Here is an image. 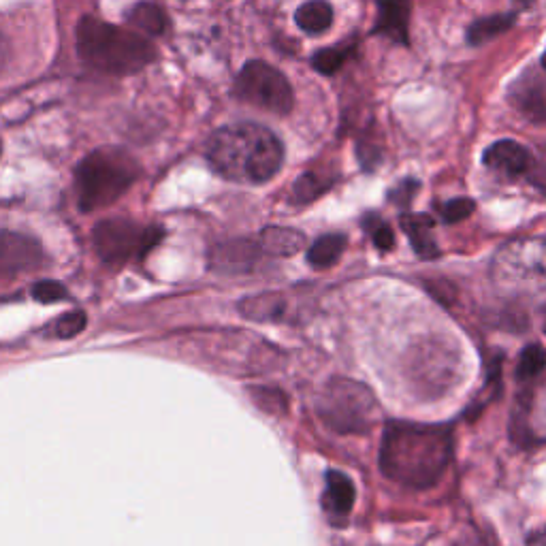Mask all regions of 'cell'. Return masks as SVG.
<instances>
[{"label":"cell","instance_id":"cell-32","mask_svg":"<svg viewBox=\"0 0 546 546\" xmlns=\"http://www.w3.org/2000/svg\"><path fill=\"white\" fill-rule=\"evenodd\" d=\"M0 152H3V143H0Z\"/></svg>","mask_w":546,"mask_h":546},{"label":"cell","instance_id":"cell-21","mask_svg":"<svg viewBox=\"0 0 546 546\" xmlns=\"http://www.w3.org/2000/svg\"><path fill=\"white\" fill-rule=\"evenodd\" d=\"M357 41H344L335 47H323V50H318L312 58V67L323 73V75H333L344 67V62L355 52Z\"/></svg>","mask_w":546,"mask_h":546},{"label":"cell","instance_id":"cell-20","mask_svg":"<svg viewBox=\"0 0 546 546\" xmlns=\"http://www.w3.org/2000/svg\"><path fill=\"white\" fill-rule=\"evenodd\" d=\"M126 22L135 26L137 30L146 32L150 37L163 35L167 28V15L154 3H137L135 7L128 9L126 13Z\"/></svg>","mask_w":546,"mask_h":546},{"label":"cell","instance_id":"cell-5","mask_svg":"<svg viewBox=\"0 0 546 546\" xmlns=\"http://www.w3.org/2000/svg\"><path fill=\"white\" fill-rule=\"evenodd\" d=\"M491 280L512 297L546 291V239L519 237L500 246L491 259Z\"/></svg>","mask_w":546,"mask_h":546},{"label":"cell","instance_id":"cell-18","mask_svg":"<svg viewBox=\"0 0 546 546\" xmlns=\"http://www.w3.org/2000/svg\"><path fill=\"white\" fill-rule=\"evenodd\" d=\"M295 22L308 35H320L333 24V7L327 0H308L297 9Z\"/></svg>","mask_w":546,"mask_h":546},{"label":"cell","instance_id":"cell-31","mask_svg":"<svg viewBox=\"0 0 546 546\" xmlns=\"http://www.w3.org/2000/svg\"><path fill=\"white\" fill-rule=\"evenodd\" d=\"M540 62H542V69H546V50H544V54H542V60H540Z\"/></svg>","mask_w":546,"mask_h":546},{"label":"cell","instance_id":"cell-3","mask_svg":"<svg viewBox=\"0 0 546 546\" xmlns=\"http://www.w3.org/2000/svg\"><path fill=\"white\" fill-rule=\"evenodd\" d=\"M77 54L88 67L107 75H135L156 58V47L133 30L96 18L79 20Z\"/></svg>","mask_w":546,"mask_h":546},{"label":"cell","instance_id":"cell-27","mask_svg":"<svg viewBox=\"0 0 546 546\" xmlns=\"http://www.w3.org/2000/svg\"><path fill=\"white\" fill-rule=\"evenodd\" d=\"M30 293H32V299L39 301V303H45V305L60 303V301L67 299V288H64L56 280H43V282L32 286Z\"/></svg>","mask_w":546,"mask_h":546},{"label":"cell","instance_id":"cell-9","mask_svg":"<svg viewBox=\"0 0 546 546\" xmlns=\"http://www.w3.org/2000/svg\"><path fill=\"white\" fill-rule=\"evenodd\" d=\"M41 256V246L32 237L0 231V278L35 269L41 263Z\"/></svg>","mask_w":546,"mask_h":546},{"label":"cell","instance_id":"cell-4","mask_svg":"<svg viewBox=\"0 0 546 546\" xmlns=\"http://www.w3.org/2000/svg\"><path fill=\"white\" fill-rule=\"evenodd\" d=\"M139 173V163L126 150H94L75 169L79 210L96 212L116 203L137 182Z\"/></svg>","mask_w":546,"mask_h":546},{"label":"cell","instance_id":"cell-11","mask_svg":"<svg viewBox=\"0 0 546 546\" xmlns=\"http://www.w3.org/2000/svg\"><path fill=\"white\" fill-rule=\"evenodd\" d=\"M261 246L254 242H246V239H235V242L220 244L212 252V269L220 273H248L254 269V265L261 259Z\"/></svg>","mask_w":546,"mask_h":546},{"label":"cell","instance_id":"cell-15","mask_svg":"<svg viewBox=\"0 0 546 546\" xmlns=\"http://www.w3.org/2000/svg\"><path fill=\"white\" fill-rule=\"evenodd\" d=\"M325 493H323V508L329 512L331 517H346L350 515L352 504H355V485H352V480L344 474L331 470L325 478Z\"/></svg>","mask_w":546,"mask_h":546},{"label":"cell","instance_id":"cell-2","mask_svg":"<svg viewBox=\"0 0 546 546\" xmlns=\"http://www.w3.org/2000/svg\"><path fill=\"white\" fill-rule=\"evenodd\" d=\"M205 156L224 180L265 184L278 175L284 163V146L267 126L237 122L218 128L207 141Z\"/></svg>","mask_w":546,"mask_h":546},{"label":"cell","instance_id":"cell-7","mask_svg":"<svg viewBox=\"0 0 546 546\" xmlns=\"http://www.w3.org/2000/svg\"><path fill=\"white\" fill-rule=\"evenodd\" d=\"M233 94L246 105L271 111V114L278 116L291 114L295 105V94L288 79L263 60H250L244 64V69L235 79Z\"/></svg>","mask_w":546,"mask_h":546},{"label":"cell","instance_id":"cell-26","mask_svg":"<svg viewBox=\"0 0 546 546\" xmlns=\"http://www.w3.org/2000/svg\"><path fill=\"white\" fill-rule=\"evenodd\" d=\"M86 323H88V318L84 312H79V310H73L69 314H64L56 320V325H54V331L56 335L60 337V340H67V337H75L82 333L86 329Z\"/></svg>","mask_w":546,"mask_h":546},{"label":"cell","instance_id":"cell-19","mask_svg":"<svg viewBox=\"0 0 546 546\" xmlns=\"http://www.w3.org/2000/svg\"><path fill=\"white\" fill-rule=\"evenodd\" d=\"M344 250H346V235L342 233L323 235L308 248V263L316 269H327L340 261Z\"/></svg>","mask_w":546,"mask_h":546},{"label":"cell","instance_id":"cell-16","mask_svg":"<svg viewBox=\"0 0 546 546\" xmlns=\"http://www.w3.org/2000/svg\"><path fill=\"white\" fill-rule=\"evenodd\" d=\"M259 246L269 256H293L305 248V235L288 227H267L259 237Z\"/></svg>","mask_w":546,"mask_h":546},{"label":"cell","instance_id":"cell-22","mask_svg":"<svg viewBox=\"0 0 546 546\" xmlns=\"http://www.w3.org/2000/svg\"><path fill=\"white\" fill-rule=\"evenodd\" d=\"M546 367V350L538 344H529L519 359V367H517V378L521 382H529L534 380L536 376H540Z\"/></svg>","mask_w":546,"mask_h":546},{"label":"cell","instance_id":"cell-13","mask_svg":"<svg viewBox=\"0 0 546 546\" xmlns=\"http://www.w3.org/2000/svg\"><path fill=\"white\" fill-rule=\"evenodd\" d=\"M288 303L291 299L282 293H261L239 303V312L259 323H282L288 316Z\"/></svg>","mask_w":546,"mask_h":546},{"label":"cell","instance_id":"cell-25","mask_svg":"<svg viewBox=\"0 0 546 546\" xmlns=\"http://www.w3.org/2000/svg\"><path fill=\"white\" fill-rule=\"evenodd\" d=\"M440 216L444 222L448 224H453V222H461L465 218H470L476 210V203L468 197H459V199H453V201H446L442 203L440 207Z\"/></svg>","mask_w":546,"mask_h":546},{"label":"cell","instance_id":"cell-14","mask_svg":"<svg viewBox=\"0 0 546 546\" xmlns=\"http://www.w3.org/2000/svg\"><path fill=\"white\" fill-rule=\"evenodd\" d=\"M433 227H436V222H433V218L427 214L401 216V229H404L414 252L419 254L421 259H436V256L440 254L436 237H433Z\"/></svg>","mask_w":546,"mask_h":546},{"label":"cell","instance_id":"cell-1","mask_svg":"<svg viewBox=\"0 0 546 546\" xmlns=\"http://www.w3.org/2000/svg\"><path fill=\"white\" fill-rule=\"evenodd\" d=\"M453 459V436L440 425L389 423L380 446V470L393 483L429 489Z\"/></svg>","mask_w":546,"mask_h":546},{"label":"cell","instance_id":"cell-29","mask_svg":"<svg viewBox=\"0 0 546 546\" xmlns=\"http://www.w3.org/2000/svg\"><path fill=\"white\" fill-rule=\"evenodd\" d=\"M9 54H11L9 41H7V37L3 35V32H0V71L5 69V64H7V60H9Z\"/></svg>","mask_w":546,"mask_h":546},{"label":"cell","instance_id":"cell-12","mask_svg":"<svg viewBox=\"0 0 546 546\" xmlns=\"http://www.w3.org/2000/svg\"><path fill=\"white\" fill-rule=\"evenodd\" d=\"M378 18L372 35L387 37L395 43L408 45V26H410V0H376Z\"/></svg>","mask_w":546,"mask_h":546},{"label":"cell","instance_id":"cell-6","mask_svg":"<svg viewBox=\"0 0 546 546\" xmlns=\"http://www.w3.org/2000/svg\"><path fill=\"white\" fill-rule=\"evenodd\" d=\"M318 416L337 433H365L380 419V406L365 384L333 378L316 401Z\"/></svg>","mask_w":546,"mask_h":546},{"label":"cell","instance_id":"cell-17","mask_svg":"<svg viewBox=\"0 0 546 546\" xmlns=\"http://www.w3.org/2000/svg\"><path fill=\"white\" fill-rule=\"evenodd\" d=\"M517 15H519L517 11H510V13H497V15H489V18L476 20L468 28V43L478 47L497 39L517 24Z\"/></svg>","mask_w":546,"mask_h":546},{"label":"cell","instance_id":"cell-10","mask_svg":"<svg viewBox=\"0 0 546 546\" xmlns=\"http://www.w3.org/2000/svg\"><path fill=\"white\" fill-rule=\"evenodd\" d=\"M483 163L491 171L504 175V178H521V175L532 171L534 156L519 141L502 139L485 150Z\"/></svg>","mask_w":546,"mask_h":546},{"label":"cell","instance_id":"cell-8","mask_svg":"<svg viewBox=\"0 0 546 546\" xmlns=\"http://www.w3.org/2000/svg\"><path fill=\"white\" fill-rule=\"evenodd\" d=\"M160 237H163V229L141 227L128 218L103 220L96 224L92 233L96 254L109 265H120L131 256L154 248Z\"/></svg>","mask_w":546,"mask_h":546},{"label":"cell","instance_id":"cell-30","mask_svg":"<svg viewBox=\"0 0 546 546\" xmlns=\"http://www.w3.org/2000/svg\"><path fill=\"white\" fill-rule=\"evenodd\" d=\"M536 0H515V7H517V13L519 11H525V9H532Z\"/></svg>","mask_w":546,"mask_h":546},{"label":"cell","instance_id":"cell-28","mask_svg":"<svg viewBox=\"0 0 546 546\" xmlns=\"http://www.w3.org/2000/svg\"><path fill=\"white\" fill-rule=\"evenodd\" d=\"M419 188H421V184L416 180H412V178L404 180L389 192V201H393L399 207H408L412 203L416 192H419Z\"/></svg>","mask_w":546,"mask_h":546},{"label":"cell","instance_id":"cell-23","mask_svg":"<svg viewBox=\"0 0 546 546\" xmlns=\"http://www.w3.org/2000/svg\"><path fill=\"white\" fill-rule=\"evenodd\" d=\"M329 188H331V180H325V178H320L318 173L308 171V173H303L301 178L295 182L293 197L299 203H310V201H314V199H318L320 195H323V192H327Z\"/></svg>","mask_w":546,"mask_h":546},{"label":"cell","instance_id":"cell-24","mask_svg":"<svg viewBox=\"0 0 546 546\" xmlns=\"http://www.w3.org/2000/svg\"><path fill=\"white\" fill-rule=\"evenodd\" d=\"M363 227H365V231L369 235H372V242H374V246L378 250H382V252L393 250V246H395V233H393V229L389 227L387 222L380 220L376 214H369L363 220Z\"/></svg>","mask_w":546,"mask_h":546},{"label":"cell","instance_id":"cell-33","mask_svg":"<svg viewBox=\"0 0 546 546\" xmlns=\"http://www.w3.org/2000/svg\"><path fill=\"white\" fill-rule=\"evenodd\" d=\"M544 329H546V323H544Z\"/></svg>","mask_w":546,"mask_h":546}]
</instances>
